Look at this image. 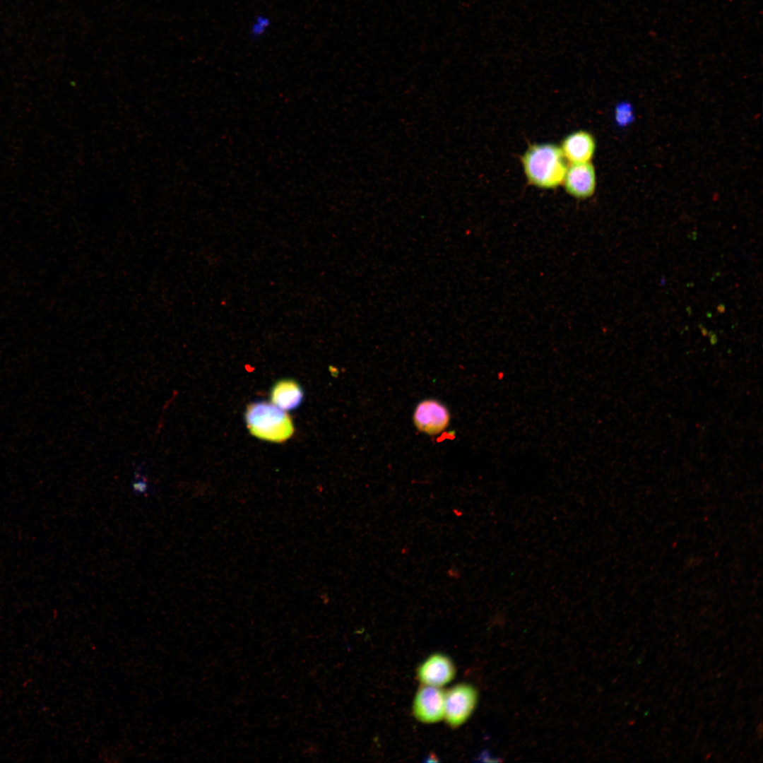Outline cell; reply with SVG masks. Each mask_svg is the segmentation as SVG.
<instances>
[{"mask_svg":"<svg viewBox=\"0 0 763 763\" xmlns=\"http://www.w3.org/2000/svg\"><path fill=\"white\" fill-rule=\"evenodd\" d=\"M561 148L552 143L531 146L521 158L528 182L541 189H554L562 184L567 170Z\"/></svg>","mask_w":763,"mask_h":763,"instance_id":"obj_1","label":"cell"},{"mask_svg":"<svg viewBox=\"0 0 763 763\" xmlns=\"http://www.w3.org/2000/svg\"><path fill=\"white\" fill-rule=\"evenodd\" d=\"M245 420L250 433L263 440L283 442L294 432L290 416L273 403L256 402L249 404Z\"/></svg>","mask_w":763,"mask_h":763,"instance_id":"obj_2","label":"cell"},{"mask_svg":"<svg viewBox=\"0 0 763 763\" xmlns=\"http://www.w3.org/2000/svg\"><path fill=\"white\" fill-rule=\"evenodd\" d=\"M477 702V690L470 684H458L445 692L444 719L448 726L456 728L464 723L473 712Z\"/></svg>","mask_w":763,"mask_h":763,"instance_id":"obj_3","label":"cell"},{"mask_svg":"<svg viewBox=\"0 0 763 763\" xmlns=\"http://www.w3.org/2000/svg\"><path fill=\"white\" fill-rule=\"evenodd\" d=\"M444 695L440 687L422 685L413 702L415 718L423 723H434L444 719Z\"/></svg>","mask_w":763,"mask_h":763,"instance_id":"obj_4","label":"cell"},{"mask_svg":"<svg viewBox=\"0 0 763 763\" xmlns=\"http://www.w3.org/2000/svg\"><path fill=\"white\" fill-rule=\"evenodd\" d=\"M450 415L441 402L426 399L420 402L413 413V422L417 429L429 435H437L449 425Z\"/></svg>","mask_w":763,"mask_h":763,"instance_id":"obj_5","label":"cell"},{"mask_svg":"<svg viewBox=\"0 0 763 763\" xmlns=\"http://www.w3.org/2000/svg\"><path fill=\"white\" fill-rule=\"evenodd\" d=\"M562 184L566 192L576 199L591 197L596 187L594 167L591 162L570 163L567 165Z\"/></svg>","mask_w":763,"mask_h":763,"instance_id":"obj_6","label":"cell"},{"mask_svg":"<svg viewBox=\"0 0 763 763\" xmlns=\"http://www.w3.org/2000/svg\"><path fill=\"white\" fill-rule=\"evenodd\" d=\"M456 668L451 658L435 653L428 656L418 668V678L422 685L441 687L454 678Z\"/></svg>","mask_w":763,"mask_h":763,"instance_id":"obj_7","label":"cell"},{"mask_svg":"<svg viewBox=\"0 0 763 763\" xmlns=\"http://www.w3.org/2000/svg\"><path fill=\"white\" fill-rule=\"evenodd\" d=\"M561 150L570 163L590 162L595 149L593 136L586 131H574L562 141Z\"/></svg>","mask_w":763,"mask_h":763,"instance_id":"obj_8","label":"cell"},{"mask_svg":"<svg viewBox=\"0 0 763 763\" xmlns=\"http://www.w3.org/2000/svg\"><path fill=\"white\" fill-rule=\"evenodd\" d=\"M303 392L294 380L283 379L277 382L271 390L272 403L283 410H291L302 402Z\"/></svg>","mask_w":763,"mask_h":763,"instance_id":"obj_9","label":"cell"},{"mask_svg":"<svg viewBox=\"0 0 763 763\" xmlns=\"http://www.w3.org/2000/svg\"><path fill=\"white\" fill-rule=\"evenodd\" d=\"M270 25L271 20L268 16H257L250 27V37L254 40L261 38L266 32Z\"/></svg>","mask_w":763,"mask_h":763,"instance_id":"obj_10","label":"cell"},{"mask_svg":"<svg viewBox=\"0 0 763 763\" xmlns=\"http://www.w3.org/2000/svg\"><path fill=\"white\" fill-rule=\"evenodd\" d=\"M138 472L136 473L134 482L132 484V488L135 494H146L149 490V485L146 479L143 477L142 473V468H139Z\"/></svg>","mask_w":763,"mask_h":763,"instance_id":"obj_11","label":"cell"}]
</instances>
